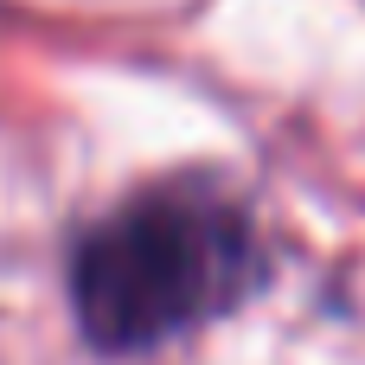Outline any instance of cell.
<instances>
[{"mask_svg": "<svg viewBox=\"0 0 365 365\" xmlns=\"http://www.w3.org/2000/svg\"><path fill=\"white\" fill-rule=\"evenodd\" d=\"M257 282V231L218 192H148L103 218L71 263L77 321L103 353H141L218 321Z\"/></svg>", "mask_w": 365, "mask_h": 365, "instance_id": "cell-1", "label": "cell"}]
</instances>
